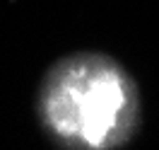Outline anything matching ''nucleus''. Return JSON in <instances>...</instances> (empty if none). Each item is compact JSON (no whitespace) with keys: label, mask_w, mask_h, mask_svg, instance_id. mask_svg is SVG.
<instances>
[{"label":"nucleus","mask_w":159,"mask_h":150,"mask_svg":"<svg viewBox=\"0 0 159 150\" xmlns=\"http://www.w3.org/2000/svg\"><path fill=\"white\" fill-rule=\"evenodd\" d=\"M46 116L63 138L104 148L118 138L128 123V85L118 70L104 60L70 63L51 82Z\"/></svg>","instance_id":"nucleus-1"}]
</instances>
